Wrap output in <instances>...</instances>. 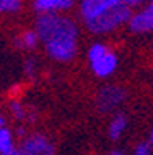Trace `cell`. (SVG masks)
<instances>
[{"instance_id":"2e32d148","label":"cell","mask_w":153,"mask_h":155,"mask_svg":"<svg viewBox=\"0 0 153 155\" xmlns=\"http://www.w3.org/2000/svg\"><path fill=\"white\" fill-rule=\"evenodd\" d=\"M143 0H121V4L128 5V7H133V5H138V4H142Z\"/></svg>"},{"instance_id":"d6986e66","label":"cell","mask_w":153,"mask_h":155,"mask_svg":"<svg viewBox=\"0 0 153 155\" xmlns=\"http://www.w3.org/2000/svg\"><path fill=\"white\" fill-rule=\"evenodd\" d=\"M4 155H20V152H19V148H14L12 152H8V153H4Z\"/></svg>"},{"instance_id":"9c48e42d","label":"cell","mask_w":153,"mask_h":155,"mask_svg":"<svg viewBox=\"0 0 153 155\" xmlns=\"http://www.w3.org/2000/svg\"><path fill=\"white\" fill-rule=\"evenodd\" d=\"M74 0H35V10L41 14H52L54 10H66L73 5Z\"/></svg>"},{"instance_id":"30bf717a","label":"cell","mask_w":153,"mask_h":155,"mask_svg":"<svg viewBox=\"0 0 153 155\" xmlns=\"http://www.w3.org/2000/svg\"><path fill=\"white\" fill-rule=\"evenodd\" d=\"M125 128H126V116L123 115V113H119V115H116L115 118H113V121L109 123V128H108L109 138L113 140V142H116V140L123 135Z\"/></svg>"},{"instance_id":"ffe728a7","label":"cell","mask_w":153,"mask_h":155,"mask_svg":"<svg viewBox=\"0 0 153 155\" xmlns=\"http://www.w3.org/2000/svg\"><path fill=\"white\" fill-rule=\"evenodd\" d=\"M108 155H125L123 152H119V150H113V152H109Z\"/></svg>"},{"instance_id":"ac0fdd59","label":"cell","mask_w":153,"mask_h":155,"mask_svg":"<svg viewBox=\"0 0 153 155\" xmlns=\"http://www.w3.org/2000/svg\"><path fill=\"white\" fill-rule=\"evenodd\" d=\"M146 143H148L150 147H153V128L150 130V133H148V140H146Z\"/></svg>"},{"instance_id":"e0dca14e","label":"cell","mask_w":153,"mask_h":155,"mask_svg":"<svg viewBox=\"0 0 153 155\" xmlns=\"http://www.w3.org/2000/svg\"><path fill=\"white\" fill-rule=\"evenodd\" d=\"M32 68H34V62H32V61H27V62H25V73L32 74Z\"/></svg>"},{"instance_id":"7a4b0ae2","label":"cell","mask_w":153,"mask_h":155,"mask_svg":"<svg viewBox=\"0 0 153 155\" xmlns=\"http://www.w3.org/2000/svg\"><path fill=\"white\" fill-rule=\"evenodd\" d=\"M130 19H131L130 7L119 2L118 5L104 10L103 14L86 20V25H88V29L91 32H94V34H106V32L116 29L118 25H121L123 22H126V20H130Z\"/></svg>"},{"instance_id":"ba28073f","label":"cell","mask_w":153,"mask_h":155,"mask_svg":"<svg viewBox=\"0 0 153 155\" xmlns=\"http://www.w3.org/2000/svg\"><path fill=\"white\" fill-rule=\"evenodd\" d=\"M130 31L131 32H148L153 31V2L142 10L140 14H135L130 19Z\"/></svg>"},{"instance_id":"4fadbf2b","label":"cell","mask_w":153,"mask_h":155,"mask_svg":"<svg viewBox=\"0 0 153 155\" xmlns=\"http://www.w3.org/2000/svg\"><path fill=\"white\" fill-rule=\"evenodd\" d=\"M20 8V0H0V12H17Z\"/></svg>"},{"instance_id":"5b68a950","label":"cell","mask_w":153,"mask_h":155,"mask_svg":"<svg viewBox=\"0 0 153 155\" xmlns=\"http://www.w3.org/2000/svg\"><path fill=\"white\" fill-rule=\"evenodd\" d=\"M19 152L20 155H54L56 153L50 140L47 137L41 135V133H34V135L24 138L19 147Z\"/></svg>"},{"instance_id":"8992f818","label":"cell","mask_w":153,"mask_h":155,"mask_svg":"<svg viewBox=\"0 0 153 155\" xmlns=\"http://www.w3.org/2000/svg\"><path fill=\"white\" fill-rule=\"evenodd\" d=\"M49 56L56 61H69L76 54V41H59V42L46 44Z\"/></svg>"},{"instance_id":"8fae6325","label":"cell","mask_w":153,"mask_h":155,"mask_svg":"<svg viewBox=\"0 0 153 155\" xmlns=\"http://www.w3.org/2000/svg\"><path fill=\"white\" fill-rule=\"evenodd\" d=\"M14 138H12V133L10 130L7 128H0V155L4 153H8V152L14 150Z\"/></svg>"},{"instance_id":"6da1fadb","label":"cell","mask_w":153,"mask_h":155,"mask_svg":"<svg viewBox=\"0 0 153 155\" xmlns=\"http://www.w3.org/2000/svg\"><path fill=\"white\" fill-rule=\"evenodd\" d=\"M35 34L44 44L59 41H76L77 29L73 20L56 14H41L35 24Z\"/></svg>"},{"instance_id":"5bb4252c","label":"cell","mask_w":153,"mask_h":155,"mask_svg":"<svg viewBox=\"0 0 153 155\" xmlns=\"http://www.w3.org/2000/svg\"><path fill=\"white\" fill-rule=\"evenodd\" d=\"M10 111H12V115H14V118L19 120V121H22L24 118L27 116L25 108H22V105L17 103V101H12V103H10Z\"/></svg>"},{"instance_id":"277c9868","label":"cell","mask_w":153,"mask_h":155,"mask_svg":"<svg viewBox=\"0 0 153 155\" xmlns=\"http://www.w3.org/2000/svg\"><path fill=\"white\" fill-rule=\"evenodd\" d=\"M126 100V91L119 86H104L98 93L96 106L101 113H109Z\"/></svg>"},{"instance_id":"7c38bea8","label":"cell","mask_w":153,"mask_h":155,"mask_svg":"<svg viewBox=\"0 0 153 155\" xmlns=\"http://www.w3.org/2000/svg\"><path fill=\"white\" fill-rule=\"evenodd\" d=\"M37 41H39V37H37L35 32L27 31V32H24V34H22V37H20V39H17V46L24 47V49H34V47L37 46Z\"/></svg>"},{"instance_id":"52a82bcc","label":"cell","mask_w":153,"mask_h":155,"mask_svg":"<svg viewBox=\"0 0 153 155\" xmlns=\"http://www.w3.org/2000/svg\"><path fill=\"white\" fill-rule=\"evenodd\" d=\"M119 2L121 0H83V4H81V14H83L84 20H89L93 17L103 14L108 8L118 5Z\"/></svg>"},{"instance_id":"44dd1931","label":"cell","mask_w":153,"mask_h":155,"mask_svg":"<svg viewBox=\"0 0 153 155\" xmlns=\"http://www.w3.org/2000/svg\"><path fill=\"white\" fill-rule=\"evenodd\" d=\"M4 123H5V121H4V116H2V115H0V128H2V127H4Z\"/></svg>"},{"instance_id":"3957f363","label":"cell","mask_w":153,"mask_h":155,"mask_svg":"<svg viewBox=\"0 0 153 155\" xmlns=\"http://www.w3.org/2000/svg\"><path fill=\"white\" fill-rule=\"evenodd\" d=\"M89 62H91V68H93L96 76L108 78L109 74L115 73L118 59H116V56L106 46H103V44H94L89 49Z\"/></svg>"},{"instance_id":"9a60e30c","label":"cell","mask_w":153,"mask_h":155,"mask_svg":"<svg viewBox=\"0 0 153 155\" xmlns=\"http://www.w3.org/2000/svg\"><path fill=\"white\" fill-rule=\"evenodd\" d=\"M150 153H151V147H150L146 142H143V143H140L136 148H135L133 155H150Z\"/></svg>"},{"instance_id":"7402d4cb","label":"cell","mask_w":153,"mask_h":155,"mask_svg":"<svg viewBox=\"0 0 153 155\" xmlns=\"http://www.w3.org/2000/svg\"><path fill=\"white\" fill-rule=\"evenodd\" d=\"M17 133H19V135L22 137V135H24V128H19V130H17Z\"/></svg>"}]
</instances>
